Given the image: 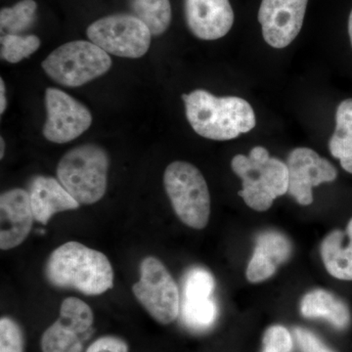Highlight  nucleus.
<instances>
[{
	"mask_svg": "<svg viewBox=\"0 0 352 352\" xmlns=\"http://www.w3.org/2000/svg\"><path fill=\"white\" fill-rule=\"evenodd\" d=\"M44 274L53 287L73 289L87 296L102 295L113 286L112 264L107 256L74 241L52 252Z\"/></svg>",
	"mask_w": 352,
	"mask_h": 352,
	"instance_id": "f257e3e1",
	"label": "nucleus"
},
{
	"mask_svg": "<svg viewBox=\"0 0 352 352\" xmlns=\"http://www.w3.org/2000/svg\"><path fill=\"white\" fill-rule=\"evenodd\" d=\"M185 113L197 134L210 140H231L256 124L251 104L236 96L217 97L204 89L182 95Z\"/></svg>",
	"mask_w": 352,
	"mask_h": 352,
	"instance_id": "f03ea898",
	"label": "nucleus"
},
{
	"mask_svg": "<svg viewBox=\"0 0 352 352\" xmlns=\"http://www.w3.org/2000/svg\"><path fill=\"white\" fill-rule=\"evenodd\" d=\"M231 168L242 179L239 195L252 210L265 212L270 210L275 199L288 192L287 164L270 157L267 150L261 146L252 148L249 156L234 157Z\"/></svg>",
	"mask_w": 352,
	"mask_h": 352,
	"instance_id": "7ed1b4c3",
	"label": "nucleus"
},
{
	"mask_svg": "<svg viewBox=\"0 0 352 352\" xmlns=\"http://www.w3.org/2000/svg\"><path fill=\"white\" fill-rule=\"evenodd\" d=\"M109 164L107 152L100 146H78L60 160L58 180L80 205H94L107 190Z\"/></svg>",
	"mask_w": 352,
	"mask_h": 352,
	"instance_id": "20e7f679",
	"label": "nucleus"
},
{
	"mask_svg": "<svg viewBox=\"0 0 352 352\" xmlns=\"http://www.w3.org/2000/svg\"><path fill=\"white\" fill-rule=\"evenodd\" d=\"M164 185L175 212L183 223L201 230L210 214V191L205 177L194 164L173 162L164 175Z\"/></svg>",
	"mask_w": 352,
	"mask_h": 352,
	"instance_id": "39448f33",
	"label": "nucleus"
},
{
	"mask_svg": "<svg viewBox=\"0 0 352 352\" xmlns=\"http://www.w3.org/2000/svg\"><path fill=\"white\" fill-rule=\"evenodd\" d=\"M41 67L55 82L78 87L107 73L112 67V59L91 41H75L52 51Z\"/></svg>",
	"mask_w": 352,
	"mask_h": 352,
	"instance_id": "423d86ee",
	"label": "nucleus"
},
{
	"mask_svg": "<svg viewBox=\"0 0 352 352\" xmlns=\"http://www.w3.org/2000/svg\"><path fill=\"white\" fill-rule=\"evenodd\" d=\"M136 300L153 318L163 325L173 323L180 312L177 284L164 264L147 256L140 264V279L132 287Z\"/></svg>",
	"mask_w": 352,
	"mask_h": 352,
	"instance_id": "0eeeda50",
	"label": "nucleus"
},
{
	"mask_svg": "<svg viewBox=\"0 0 352 352\" xmlns=\"http://www.w3.org/2000/svg\"><path fill=\"white\" fill-rule=\"evenodd\" d=\"M87 36L108 54L131 59L144 56L152 39L149 28L129 14H116L95 21L88 27Z\"/></svg>",
	"mask_w": 352,
	"mask_h": 352,
	"instance_id": "6e6552de",
	"label": "nucleus"
},
{
	"mask_svg": "<svg viewBox=\"0 0 352 352\" xmlns=\"http://www.w3.org/2000/svg\"><path fill=\"white\" fill-rule=\"evenodd\" d=\"M44 103L47 118L43 133L50 142L57 144L71 142L91 126L90 111L80 101L58 88L46 89Z\"/></svg>",
	"mask_w": 352,
	"mask_h": 352,
	"instance_id": "1a4fd4ad",
	"label": "nucleus"
},
{
	"mask_svg": "<svg viewBox=\"0 0 352 352\" xmlns=\"http://www.w3.org/2000/svg\"><path fill=\"white\" fill-rule=\"evenodd\" d=\"M91 308L76 298L63 300L60 317L41 337L43 352H82L83 340H87L94 324Z\"/></svg>",
	"mask_w": 352,
	"mask_h": 352,
	"instance_id": "9d476101",
	"label": "nucleus"
},
{
	"mask_svg": "<svg viewBox=\"0 0 352 352\" xmlns=\"http://www.w3.org/2000/svg\"><path fill=\"white\" fill-rule=\"evenodd\" d=\"M214 287V276L205 268H191L185 275L180 311L183 322L191 330H208L217 321L219 311L212 298Z\"/></svg>",
	"mask_w": 352,
	"mask_h": 352,
	"instance_id": "9b49d317",
	"label": "nucleus"
},
{
	"mask_svg": "<svg viewBox=\"0 0 352 352\" xmlns=\"http://www.w3.org/2000/svg\"><path fill=\"white\" fill-rule=\"evenodd\" d=\"M308 0H263L258 19L265 43L282 50L300 34Z\"/></svg>",
	"mask_w": 352,
	"mask_h": 352,
	"instance_id": "f8f14e48",
	"label": "nucleus"
},
{
	"mask_svg": "<svg viewBox=\"0 0 352 352\" xmlns=\"http://www.w3.org/2000/svg\"><path fill=\"white\" fill-rule=\"evenodd\" d=\"M287 166L288 192L302 206L310 205L314 201V187L322 183L335 182L338 176L337 168L310 148L293 150L287 160Z\"/></svg>",
	"mask_w": 352,
	"mask_h": 352,
	"instance_id": "ddd939ff",
	"label": "nucleus"
},
{
	"mask_svg": "<svg viewBox=\"0 0 352 352\" xmlns=\"http://www.w3.org/2000/svg\"><path fill=\"white\" fill-rule=\"evenodd\" d=\"M34 215L29 192L15 188L0 196V249L8 251L22 244L31 232Z\"/></svg>",
	"mask_w": 352,
	"mask_h": 352,
	"instance_id": "4468645a",
	"label": "nucleus"
},
{
	"mask_svg": "<svg viewBox=\"0 0 352 352\" xmlns=\"http://www.w3.org/2000/svg\"><path fill=\"white\" fill-rule=\"evenodd\" d=\"M190 32L201 41H215L232 29L234 11L229 0H185Z\"/></svg>",
	"mask_w": 352,
	"mask_h": 352,
	"instance_id": "2eb2a0df",
	"label": "nucleus"
},
{
	"mask_svg": "<svg viewBox=\"0 0 352 352\" xmlns=\"http://www.w3.org/2000/svg\"><path fill=\"white\" fill-rule=\"evenodd\" d=\"M29 194L34 219L43 226L58 212L76 210L80 206L59 180L50 176H36L30 185Z\"/></svg>",
	"mask_w": 352,
	"mask_h": 352,
	"instance_id": "dca6fc26",
	"label": "nucleus"
},
{
	"mask_svg": "<svg viewBox=\"0 0 352 352\" xmlns=\"http://www.w3.org/2000/svg\"><path fill=\"white\" fill-rule=\"evenodd\" d=\"M324 265L333 277L342 281H352V219L346 231L329 233L321 245Z\"/></svg>",
	"mask_w": 352,
	"mask_h": 352,
	"instance_id": "f3484780",
	"label": "nucleus"
},
{
	"mask_svg": "<svg viewBox=\"0 0 352 352\" xmlns=\"http://www.w3.org/2000/svg\"><path fill=\"white\" fill-rule=\"evenodd\" d=\"M300 311L307 318L326 319L339 330L351 325V310L346 303L324 289H315L303 296Z\"/></svg>",
	"mask_w": 352,
	"mask_h": 352,
	"instance_id": "a211bd4d",
	"label": "nucleus"
},
{
	"mask_svg": "<svg viewBox=\"0 0 352 352\" xmlns=\"http://www.w3.org/2000/svg\"><path fill=\"white\" fill-rule=\"evenodd\" d=\"M329 149L340 166L352 175V98L342 101L336 113V127Z\"/></svg>",
	"mask_w": 352,
	"mask_h": 352,
	"instance_id": "6ab92c4d",
	"label": "nucleus"
},
{
	"mask_svg": "<svg viewBox=\"0 0 352 352\" xmlns=\"http://www.w3.org/2000/svg\"><path fill=\"white\" fill-rule=\"evenodd\" d=\"M131 7L134 16L149 28L152 36H161L170 27V0H132Z\"/></svg>",
	"mask_w": 352,
	"mask_h": 352,
	"instance_id": "aec40b11",
	"label": "nucleus"
},
{
	"mask_svg": "<svg viewBox=\"0 0 352 352\" xmlns=\"http://www.w3.org/2000/svg\"><path fill=\"white\" fill-rule=\"evenodd\" d=\"M38 4L34 0H22L16 6L2 8L0 12V25L7 34H19L29 29L36 19Z\"/></svg>",
	"mask_w": 352,
	"mask_h": 352,
	"instance_id": "412c9836",
	"label": "nucleus"
},
{
	"mask_svg": "<svg viewBox=\"0 0 352 352\" xmlns=\"http://www.w3.org/2000/svg\"><path fill=\"white\" fill-rule=\"evenodd\" d=\"M41 46V39L34 34H4L1 38V58L11 64L19 63L31 56Z\"/></svg>",
	"mask_w": 352,
	"mask_h": 352,
	"instance_id": "4be33fe9",
	"label": "nucleus"
},
{
	"mask_svg": "<svg viewBox=\"0 0 352 352\" xmlns=\"http://www.w3.org/2000/svg\"><path fill=\"white\" fill-rule=\"evenodd\" d=\"M254 251L261 252L278 265L289 258L292 247L288 239L282 234L267 231L258 236Z\"/></svg>",
	"mask_w": 352,
	"mask_h": 352,
	"instance_id": "5701e85b",
	"label": "nucleus"
},
{
	"mask_svg": "<svg viewBox=\"0 0 352 352\" xmlns=\"http://www.w3.org/2000/svg\"><path fill=\"white\" fill-rule=\"evenodd\" d=\"M24 333L10 317L0 319V352H24Z\"/></svg>",
	"mask_w": 352,
	"mask_h": 352,
	"instance_id": "b1692460",
	"label": "nucleus"
},
{
	"mask_svg": "<svg viewBox=\"0 0 352 352\" xmlns=\"http://www.w3.org/2000/svg\"><path fill=\"white\" fill-rule=\"evenodd\" d=\"M263 352H292L293 338L283 326L275 325L268 328L263 336Z\"/></svg>",
	"mask_w": 352,
	"mask_h": 352,
	"instance_id": "393cba45",
	"label": "nucleus"
},
{
	"mask_svg": "<svg viewBox=\"0 0 352 352\" xmlns=\"http://www.w3.org/2000/svg\"><path fill=\"white\" fill-rule=\"evenodd\" d=\"M277 265L266 258L263 254L254 251L247 268V279L252 283L265 281L276 271Z\"/></svg>",
	"mask_w": 352,
	"mask_h": 352,
	"instance_id": "a878e982",
	"label": "nucleus"
},
{
	"mask_svg": "<svg viewBox=\"0 0 352 352\" xmlns=\"http://www.w3.org/2000/svg\"><path fill=\"white\" fill-rule=\"evenodd\" d=\"M87 352H129V346L124 340L115 336H104L94 340Z\"/></svg>",
	"mask_w": 352,
	"mask_h": 352,
	"instance_id": "bb28decb",
	"label": "nucleus"
},
{
	"mask_svg": "<svg viewBox=\"0 0 352 352\" xmlns=\"http://www.w3.org/2000/svg\"><path fill=\"white\" fill-rule=\"evenodd\" d=\"M295 335L298 346L302 352H333L328 346H326L314 333L309 332L305 329L296 328Z\"/></svg>",
	"mask_w": 352,
	"mask_h": 352,
	"instance_id": "cd10ccee",
	"label": "nucleus"
},
{
	"mask_svg": "<svg viewBox=\"0 0 352 352\" xmlns=\"http://www.w3.org/2000/svg\"><path fill=\"white\" fill-rule=\"evenodd\" d=\"M7 106L6 94V85H4L3 80H0V113L6 112Z\"/></svg>",
	"mask_w": 352,
	"mask_h": 352,
	"instance_id": "c85d7f7f",
	"label": "nucleus"
},
{
	"mask_svg": "<svg viewBox=\"0 0 352 352\" xmlns=\"http://www.w3.org/2000/svg\"><path fill=\"white\" fill-rule=\"evenodd\" d=\"M0 159H3L4 152H6V142H4L3 138H0Z\"/></svg>",
	"mask_w": 352,
	"mask_h": 352,
	"instance_id": "c756f323",
	"label": "nucleus"
},
{
	"mask_svg": "<svg viewBox=\"0 0 352 352\" xmlns=\"http://www.w3.org/2000/svg\"><path fill=\"white\" fill-rule=\"evenodd\" d=\"M349 38H351V43L352 46V10L351 14H349Z\"/></svg>",
	"mask_w": 352,
	"mask_h": 352,
	"instance_id": "7c9ffc66",
	"label": "nucleus"
}]
</instances>
